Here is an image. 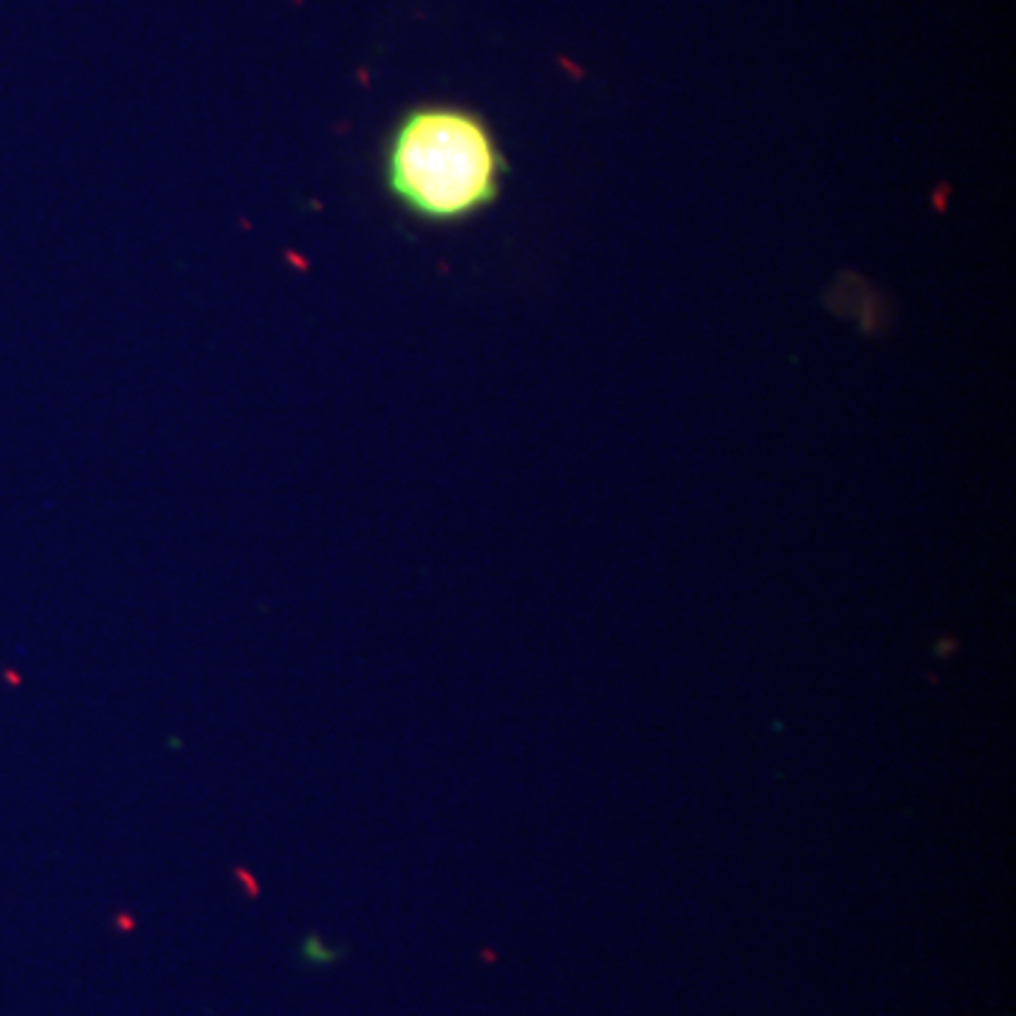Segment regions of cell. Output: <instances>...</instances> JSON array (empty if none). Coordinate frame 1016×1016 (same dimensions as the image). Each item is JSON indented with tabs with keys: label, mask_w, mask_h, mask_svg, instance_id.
<instances>
[{
	"label": "cell",
	"mask_w": 1016,
	"mask_h": 1016,
	"mask_svg": "<svg viewBox=\"0 0 1016 1016\" xmlns=\"http://www.w3.org/2000/svg\"><path fill=\"white\" fill-rule=\"evenodd\" d=\"M508 156L492 122L461 102H415L387 127L379 150L384 195L424 226H463L500 201Z\"/></svg>",
	"instance_id": "1"
}]
</instances>
